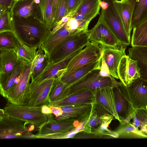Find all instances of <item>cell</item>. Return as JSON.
Masks as SVG:
<instances>
[{
	"mask_svg": "<svg viewBox=\"0 0 147 147\" xmlns=\"http://www.w3.org/2000/svg\"><path fill=\"white\" fill-rule=\"evenodd\" d=\"M13 32L21 44L40 46L51 30L39 21L20 18L13 14Z\"/></svg>",
	"mask_w": 147,
	"mask_h": 147,
	"instance_id": "1",
	"label": "cell"
},
{
	"mask_svg": "<svg viewBox=\"0 0 147 147\" xmlns=\"http://www.w3.org/2000/svg\"><path fill=\"white\" fill-rule=\"evenodd\" d=\"M41 107L18 105L8 102L4 109L6 115L26 121L38 130L49 120L54 118L52 114H43Z\"/></svg>",
	"mask_w": 147,
	"mask_h": 147,
	"instance_id": "2",
	"label": "cell"
},
{
	"mask_svg": "<svg viewBox=\"0 0 147 147\" xmlns=\"http://www.w3.org/2000/svg\"><path fill=\"white\" fill-rule=\"evenodd\" d=\"M88 31L70 35L63 39L49 55V63L59 62L74 52L86 46L90 42Z\"/></svg>",
	"mask_w": 147,
	"mask_h": 147,
	"instance_id": "3",
	"label": "cell"
},
{
	"mask_svg": "<svg viewBox=\"0 0 147 147\" xmlns=\"http://www.w3.org/2000/svg\"><path fill=\"white\" fill-rule=\"evenodd\" d=\"M100 70L96 69L90 71L68 86L66 90L64 98L80 91L89 90L94 92L101 87L107 86L114 87L120 84V82H117L113 77L100 76L99 75Z\"/></svg>",
	"mask_w": 147,
	"mask_h": 147,
	"instance_id": "4",
	"label": "cell"
},
{
	"mask_svg": "<svg viewBox=\"0 0 147 147\" xmlns=\"http://www.w3.org/2000/svg\"><path fill=\"white\" fill-rule=\"evenodd\" d=\"M114 0H105L109 4L106 9H101L99 17L120 43L128 46L131 39L127 34L122 21L114 4Z\"/></svg>",
	"mask_w": 147,
	"mask_h": 147,
	"instance_id": "5",
	"label": "cell"
},
{
	"mask_svg": "<svg viewBox=\"0 0 147 147\" xmlns=\"http://www.w3.org/2000/svg\"><path fill=\"white\" fill-rule=\"evenodd\" d=\"M26 121L5 114L0 117L1 139H35L34 135L26 125Z\"/></svg>",
	"mask_w": 147,
	"mask_h": 147,
	"instance_id": "6",
	"label": "cell"
},
{
	"mask_svg": "<svg viewBox=\"0 0 147 147\" xmlns=\"http://www.w3.org/2000/svg\"><path fill=\"white\" fill-rule=\"evenodd\" d=\"M99 45L90 41L84 49L70 61L59 78L100 60L102 54V49L101 45Z\"/></svg>",
	"mask_w": 147,
	"mask_h": 147,
	"instance_id": "7",
	"label": "cell"
},
{
	"mask_svg": "<svg viewBox=\"0 0 147 147\" xmlns=\"http://www.w3.org/2000/svg\"><path fill=\"white\" fill-rule=\"evenodd\" d=\"M116 109L121 123H131L135 109L134 108L127 87L120 82L119 85L113 87Z\"/></svg>",
	"mask_w": 147,
	"mask_h": 147,
	"instance_id": "8",
	"label": "cell"
},
{
	"mask_svg": "<svg viewBox=\"0 0 147 147\" xmlns=\"http://www.w3.org/2000/svg\"><path fill=\"white\" fill-rule=\"evenodd\" d=\"M55 78H52L40 81L31 82L28 92L27 105L40 106L49 102V95Z\"/></svg>",
	"mask_w": 147,
	"mask_h": 147,
	"instance_id": "9",
	"label": "cell"
},
{
	"mask_svg": "<svg viewBox=\"0 0 147 147\" xmlns=\"http://www.w3.org/2000/svg\"><path fill=\"white\" fill-rule=\"evenodd\" d=\"M32 63L26 64L19 81L9 92L6 98L8 102L18 105L28 103V92L31 77Z\"/></svg>",
	"mask_w": 147,
	"mask_h": 147,
	"instance_id": "10",
	"label": "cell"
},
{
	"mask_svg": "<svg viewBox=\"0 0 147 147\" xmlns=\"http://www.w3.org/2000/svg\"><path fill=\"white\" fill-rule=\"evenodd\" d=\"M88 32L91 42L107 47H114L122 45L100 17L96 24L91 29L88 30Z\"/></svg>",
	"mask_w": 147,
	"mask_h": 147,
	"instance_id": "11",
	"label": "cell"
},
{
	"mask_svg": "<svg viewBox=\"0 0 147 147\" xmlns=\"http://www.w3.org/2000/svg\"><path fill=\"white\" fill-rule=\"evenodd\" d=\"M118 73L120 82L127 87L141 77L137 61L126 55L119 62Z\"/></svg>",
	"mask_w": 147,
	"mask_h": 147,
	"instance_id": "12",
	"label": "cell"
},
{
	"mask_svg": "<svg viewBox=\"0 0 147 147\" xmlns=\"http://www.w3.org/2000/svg\"><path fill=\"white\" fill-rule=\"evenodd\" d=\"M94 103L59 106L62 111V114L55 119L81 121L86 120L88 119L91 114Z\"/></svg>",
	"mask_w": 147,
	"mask_h": 147,
	"instance_id": "13",
	"label": "cell"
},
{
	"mask_svg": "<svg viewBox=\"0 0 147 147\" xmlns=\"http://www.w3.org/2000/svg\"><path fill=\"white\" fill-rule=\"evenodd\" d=\"M101 46L102 56L108 67L110 75L115 79H119L118 67L121 58L126 55L125 51L127 46L122 45L114 47Z\"/></svg>",
	"mask_w": 147,
	"mask_h": 147,
	"instance_id": "14",
	"label": "cell"
},
{
	"mask_svg": "<svg viewBox=\"0 0 147 147\" xmlns=\"http://www.w3.org/2000/svg\"><path fill=\"white\" fill-rule=\"evenodd\" d=\"M11 10L13 14L17 16L42 22L38 6L34 0H21L16 1Z\"/></svg>",
	"mask_w": 147,
	"mask_h": 147,
	"instance_id": "15",
	"label": "cell"
},
{
	"mask_svg": "<svg viewBox=\"0 0 147 147\" xmlns=\"http://www.w3.org/2000/svg\"><path fill=\"white\" fill-rule=\"evenodd\" d=\"M95 102L101 106L119 121L115 103L113 87L109 86L99 88L94 92Z\"/></svg>",
	"mask_w": 147,
	"mask_h": 147,
	"instance_id": "16",
	"label": "cell"
},
{
	"mask_svg": "<svg viewBox=\"0 0 147 147\" xmlns=\"http://www.w3.org/2000/svg\"><path fill=\"white\" fill-rule=\"evenodd\" d=\"M127 87L135 109L145 108L147 105V80L140 78Z\"/></svg>",
	"mask_w": 147,
	"mask_h": 147,
	"instance_id": "17",
	"label": "cell"
},
{
	"mask_svg": "<svg viewBox=\"0 0 147 147\" xmlns=\"http://www.w3.org/2000/svg\"><path fill=\"white\" fill-rule=\"evenodd\" d=\"M27 63H28L18 58L17 63L13 70L6 76L0 77V91L2 96L7 98L9 92L19 81Z\"/></svg>",
	"mask_w": 147,
	"mask_h": 147,
	"instance_id": "18",
	"label": "cell"
},
{
	"mask_svg": "<svg viewBox=\"0 0 147 147\" xmlns=\"http://www.w3.org/2000/svg\"><path fill=\"white\" fill-rule=\"evenodd\" d=\"M84 121L59 120L53 119L42 126L37 134L43 135L67 131Z\"/></svg>",
	"mask_w": 147,
	"mask_h": 147,
	"instance_id": "19",
	"label": "cell"
},
{
	"mask_svg": "<svg viewBox=\"0 0 147 147\" xmlns=\"http://www.w3.org/2000/svg\"><path fill=\"white\" fill-rule=\"evenodd\" d=\"M94 93L89 90L79 91L70 95L60 100L49 102L47 104L51 106L59 107L81 103H92L95 102Z\"/></svg>",
	"mask_w": 147,
	"mask_h": 147,
	"instance_id": "20",
	"label": "cell"
},
{
	"mask_svg": "<svg viewBox=\"0 0 147 147\" xmlns=\"http://www.w3.org/2000/svg\"><path fill=\"white\" fill-rule=\"evenodd\" d=\"M114 4L122 21L125 31L131 39V24L134 5L127 0H114Z\"/></svg>",
	"mask_w": 147,
	"mask_h": 147,
	"instance_id": "21",
	"label": "cell"
},
{
	"mask_svg": "<svg viewBox=\"0 0 147 147\" xmlns=\"http://www.w3.org/2000/svg\"><path fill=\"white\" fill-rule=\"evenodd\" d=\"M83 48H82L79 49L59 62L55 63H49L45 71L33 82L41 81L52 78H57L59 71L65 68L70 61Z\"/></svg>",
	"mask_w": 147,
	"mask_h": 147,
	"instance_id": "22",
	"label": "cell"
},
{
	"mask_svg": "<svg viewBox=\"0 0 147 147\" xmlns=\"http://www.w3.org/2000/svg\"><path fill=\"white\" fill-rule=\"evenodd\" d=\"M0 51V77H3L13 70L17 63L18 57L14 50Z\"/></svg>",
	"mask_w": 147,
	"mask_h": 147,
	"instance_id": "23",
	"label": "cell"
},
{
	"mask_svg": "<svg viewBox=\"0 0 147 147\" xmlns=\"http://www.w3.org/2000/svg\"><path fill=\"white\" fill-rule=\"evenodd\" d=\"M101 59L99 61L80 67L69 74L62 75L58 78L68 86L71 85L90 71L96 69H100Z\"/></svg>",
	"mask_w": 147,
	"mask_h": 147,
	"instance_id": "24",
	"label": "cell"
},
{
	"mask_svg": "<svg viewBox=\"0 0 147 147\" xmlns=\"http://www.w3.org/2000/svg\"><path fill=\"white\" fill-rule=\"evenodd\" d=\"M49 64V56L45 54L41 46L36 51L35 57L32 62L31 82H33L45 71Z\"/></svg>",
	"mask_w": 147,
	"mask_h": 147,
	"instance_id": "25",
	"label": "cell"
},
{
	"mask_svg": "<svg viewBox=\"0 0 147 147\" xmlns=\"http://www.w3.org/2000/svg\"><path fill=\"white\" fill-rule=\"evenodd\" d=\"M128 52L127 55L137 61L141 78L147 80V47H132Z\"/></svg>",
	"mask_w": 147,
	"mask_h": 147,
	"instance_id": "26",
	"label": "cell"
},
{
	"mask_svg": "<svg viewBox=\"0 0 147 147\" xmlns=\"http://www.w3.org/2000/svg\"><path fill=\"white\" fill-rule=\"evenodd\" d=\"M71 34L66 29L64 25L54 33H51L50 32L41 47L45 54L49 56L56 46L66 37Z\"/></svg>",
	"mask_w": 147,
	"mask_h": 147,
	"instance_id": "27",
	"label": "cell"
},
{
	"mask_svg": "<svg viewBox=\"0 0 147 147\" xmlns=\"http://www.w3.org/2000/svg\"><path fill=\"white\" fill-rule=\"evenodd\" d=\"M107 112L101 106L94 102L91 114L84 126L83 132L91 134L92 129L97 127L101 124L102 117Z\"/></svg>",
	"mask_w": 147,
	"mask_h": 147,
	"instance_id": "28",
	"label": "cell"
},
{
	"mask_svg": "<svg viewBox=\"0 0 147 147\" xmlns=\"http://www.w3.org/2000/svg\"><path fill=\"white\" fill-rule=\"evenodd\" d=\"M53 0H34L38 6L42 23L51 30L55 26L52 12Z\"/></svg>",
	"mask_w": 147,
	"mask_h": 147,
	"instance_id": "29",
	"label": "cell"
},
{
	"mask_svg": "<svg viewBox=\"0 0 147 147\" xmlns=\"http://www.w3.org/2000/svg\"><path fill=\"white\" fill-rule=\"evenodd\" d=\"M134 5L131 26L133 28L147 19V0H127Z\"/></svg>",
	"mask_w": 147,
	"mask_h": 147,
	"instance_id": "30",
	"label": "cell"
},
{
	"mask_svg": "<svg viewBox=\"0 0 147 147\" xmlns=\"http://www.w3.org/2000/svg\"><path fill=\"white\" fill-rule=\"evenodd\" d=\"M133 29L130 40L131 47H147V19Z\"/></svg>",
	"mask_w": 147,
	"mask_h": 147,
	"instance_id": "31",
	"label": "cell"
},
{
	"mask_svg": "<svg viewBox=\"0 0 147 147\" xmlns=\"http://www.w3.org/2000/svg\"><path fill=\"white\" fill-rule=\"evenodd\" d=\"M115 131L119 138H147V135L131 123H121Z\"/></svg>",
	"mask_w": 147,
	"mask_h": 147,
	"instance_id": "32",
	"label": "cell"
},
{
	"mask_svg": "<svg viewBox=\"0 0 147 147\" xmlns=\"http://www.w3.org/2000/svg\"><path fill=\"white\" fill-rule=\"evenodd\" d=\"M113 116L108 112L102 116L101 124L97 127L92 129L91 134L101 137L107 135L115 138H118L119 135L115 131L109 129L108 127L113 119Z\"/></svg>",
	"mask_w": 147,
	"mask_h": 147,
	"instance_id": "33",
	"label": "cell"
},
{
	"mask_svg": "<svg viewBox=\"0 0 147 147\" xmlns=\"http://www.w3.org/2000/svg\"><path fill=\"white\" fill-rule=\"evenodd\" d=\"M21 45L13 31L0 32V49L15 50Z\"/></svg>",
	"mask_w": 147,
	"mask_h": 147,
	"instance_id": "34",
	"label": "cell"
},
{
	"mask_svg": "<svg viewBox=\"0 0 147 147\" xmlns=\"http://www.w3.org/2000/svg\"><path fill=\"white\" fill-rule=\"evenodd\" d=\"M87 121L81 122L78 126L67 131L43 135L35 134V139H61L73 138L77 133L83 132L84 126Z\"/></svg>",
	"mask_w": 147,
	"mask_h": 147,
	"instance_id": "35",
	"label": "cell"
},
{
	"mask_svg": "<svg viewBox=\"0 0 147 147\" xmlns=\"http://www.w3.org/2000/svg\"><path fill=\"white\" fill-rule=\"evenodd\" d=\"M68 87L66 84L61 81L59 78H55L49 94V102L63 99L66 90Z\"/></svg>",
	"mask_w": 147,
	"mask_h": 147,
	"instance_id": "36",
	"label": "cell"
},
{
	"mask_svg": "<svg viewBox=\"0 0 147 147\" xmlns=\"http://www.w3.org/2000/svg\"><path fill=\"white\" fill-rule=\"evenodd\" d=\"M36 47H30L21 44L15 50L18 58L22 59L27 63H31L34 59L36 53Z\"/></svg>",
	"mask_w": 147,
	"mask_h": 147,
	"instance_id": "37",
	"label": "cell"
},
{
	"mask_svg": "<svg viewBox=\"0 0 147 147\" xmlns=\"http://www.w3.org/2000/svg\"><path fill=\"white\" fill-rule=\"evenodd\" d=\"M101 0H82L80 4L75 10V13H88L100 10Z\"/></svg>",
	"mask_w": 147,
	"mask_h": 147,
	"instance_id": "38",
	"label": "cell"
},
{
	"mask_svg": "<svg viewBox=\"0 0 147 147\" xmlns=\"http://www.w3.org/2000/svg\"><path fill=\"white\" fill-rule=\"evenodd\" d=\"M132 124L136 127L141 128L147 124V111L146 108L136 109L133 114Z\"/></svg>",
	"mask_w": 147,
	"mask_h": 147,
	"instance_id": "39",
	"label": "cell"
},
{
	"mask_svg": "<svg viewBox=\"0 0 147 147\" xmlns=\"http://www.w3.org/2000/svg\"><path fill=\"white\" fill-rule=\"evenodd\" d=\"M5 31H13L11 9L0 16V32Z\"/></svg>",
	"mask_w": 147,
	"mask_h": 147,
	"instance_id": "40",
	"label": "cell"
},
{
	"mask_svg": "<svg viewBox=\"0 0 147 147\" xmlns=\"http://www.w3.org/2000/svg\"><path fill=\"white\" fill-rule=\"evenodd\" d=\"M67 0H59L54 17L55 26L67 15Z\"/></svg>",
	"mask_w": 147,
	"mask_h": 147,
	"instance_id": "41",
	"label": "cell"
},
{
	"mask_svg": "<svg viewBox=\"0 0 147 147\" xmlns=\"http://www.w3.org/2000/svg\"><path fill=\"white\" fill-rule=\"evenodd\" d=\"M100 10H98L88 13H74L72 17L78 21L90 22L93 19L99 14Z\"/></svg>",
	"mask_w": 147,
	"mask_h": 147,
	"instance_id": "42",
	"label": "cell"
},
{
	"mask_svg": "<svg viewBox=\"0 0 147 147\" xmlns=\"http://www.w3.org/2000/svg\"><path fill=\"white\" fill-rule=\"evenodd\" d=\"M15 2L14 0H0V16L10 10Z\"/></svg>",
	"mask_w": 147,
	"mask_h": 147,
	"instance_id": "43",
	"label": "cell"
},
{
	"mask_svg": "<svg viewBox=\"0 0 147 147\" xmlns=\"http://www.w3.org/2000/svg\"><path fill=\"white\" fill-rule=\"evenodd\" d=\"M75 11L69 13L63 17L61 20L52 28L51 31V33H54L63 27L69 18L74 15Z\"/></svg>",
	"mask_w": 147,
	"mask_h": 147,
	"instance_id": "44",
	"label": "cell"
},
{
	"mask_svg": "<svg viewBox=\"0 0 147 147\" xmlns=\"http://www.w3.org/2000/svg\"><path fill=\"white\" fill-rule=\"evenodd\" d=\"M101 64L99 75L103 77H113L110 74L109 68L102 54Z\"/></svg>",
	"mask_w": 147,
	"mask_h": 147,
	"instance_id": "45",
	"label": "cell"
},
{
	"mask_svg": "<svg viewBox=\"0 0 147 147\" xmlns=\"http://www.w3.org/2000/svg\"><path fill=\"white\" fill-rule=\"evenodd\" d=\"M82 0H67V15L75 11L80 4Z\"/></svg>",
	"mask_w": 147,
	"mask_h": 147,
	"instance_id": "46",
	"label": "cell"
},
{
	"mask_svg": "<svg viewBox=\"0 0 147 147\" xmlns=\"http://www.w3.org/2000/svg\"><path fill=\"white\" fill-rule=\"evenodd\" d=\"M50 107L51 110L52 114L55 116L54 119L58 117L62 114V111L59 107L51 106Z\"/></svg>",
	"mask_w": 147,
	"mask_h": 147,
	"instance_id": "47",
	"label": "cell"
},
{
	"mask_svg": "<svg viewBox=\"0 0 147 147\" xmlns=\"http://www.w3.org/2000/svg\"><path fill=\"white\" fill-rule=\"evenodd\" d=\"M41 110L42 112L46 115H49L52 114V111L50 107L47 105L42 106Z\"/></svg>",
	"mask_w": 147,
	"mask_h": 147,
	"instance_id": "48",
	"label": "cell"
},
{
	"mask_svg": "<svg viewBox=\"0 0 147 147\" xmlns=\"http://www.w3.org/2000/svg\"><path fill=\"white\" fill-rule=\"evenodd\" d=\"M100 6L102 9L105 10L109 6L108 3L105 1H100Z\"/></svg>",
	"mask_w": 147,
	"mask_h": 147,
	"instance_id": "49",
	"label": "cell"
},
{
	"mask_svg": "<svg viewBox=\"0 0 147 147\" xmlns=\"http://www.w3.org/2000/svg\"><path fill=\"white\" fill-rule=\"evenodd\" d=\"M59 0H53L52 7V12L54 18L55 16L57 6Z\"/></svg>",
	"mask_w": 147,
	"mask_h": 147,
	"instance_id": "50",
	"label": "cell"
},
{
	"mask_svg": "<svg viewBox=\"0 0 147 147\" xmlns=\"http://www.w3.org/2000/svg\"><path fill=\"white\" fill-rule=\"evenodd\" d=\"M140 129L147 135V124L141 128Z\"/></svg>",
	"mask_w": 147,
	"mask_h": 147,
	"instance_id": "51",
	"label": "cell"
},
{
	"mask_svg": "<svg viewBox=\"0 0 147 147\" xmlns=\"http://www.w3.org/2000/svg\"><path fill=\"white\" fill-rule=\"evenodd\" d=\"M15 2L21 0H14Z\"/></svg>",
	"mask_w": 147,
	"mask_h": 147,
	"instance_id": "52",
	"label": "cell"
},
{
	"mask_svg": "<svg viewBox=\"0 0 147 147\" xmlns=\"http://www.w3.org/2000/svg\"><path fill=\"white\" fill-rule=\"evenodd\" d=\"M145 108L147 111V105L146 106Z\"/></svg>",
	"mask_w": 147,
	"mask_h": 147,
	"instance_id": "53",
	"label": "cell"
},
{
	"mask_svg": "<svg viewBox=\"0 0 147 147\" xmlns=\"http://www.w3.org/2000/svg\"><path fill=\"white\" fill-rule=\"evenodd\" d=\"M121 0V1H123V0Z\"/></svg>",
	"mask_w": 147,
	"mask_h": 147,
	"instance_id": "54",
	"label": "cell"
}]
</instances>
